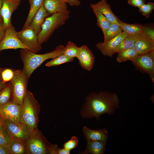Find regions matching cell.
I'll use <instances>...</instances> for the list:
<instances>
[{"instance_id":"836d02e7","label":"cell","mask_w":154,"mask_h":154,"mask_svg":"<svg viewBox=\"0 0 154 154\" xmlns=\"http://www.w3.org/2000/svg\"><path fill=\"white\" fill-rule=\"evenodd\" d=\"M14 75V71L10 69H3L1 72L2 80L5 82H10L12 79Z\"/></svg>"},{"instance_id":"ffe728a7","label":"cell","mask_w":154,"mask_h":154,"mask_svg":"<svg viewBox=\"0 0 154 154\" xmlns=\"http://www.w3.org/2000/svg\"><path fill=\"white\" fill-rule=\"evenodd\" d=\"M43 5L50 15L68 10L66 3L62 0H44Z\"/></svg>"},{"instance_id":"1f68e13d","label":"cell","mask_w":154,"mask_h":154,"mask_svg":"<svg viewBox=\"0 0 154 154\" xmlns=\"http://www.w3.org/2000/svg\"><path fill=\"white\" fill-rule=\"evenodd\" d=\"M11 139L4 127L0 130V145L7 146Z\"/></svg>"},{"instance_id":"7c38bea8","label":"cell","mask_w":154,"mask_h":154,"mask_svg":"<svg viewBox=\"0 0 154 154\" xmlns=\"http://www.w3.org/2000/svg\"><path fill=\"white\" fill-rule=\"evenodd\" d=\"M128 35L123 31L115 37L106 42L98 43L95 46L104 56L112 57L114 54V51L115 48Z\"/></svg>"},{"instance_id":"4fadbf2b","label":"cell","mask_w":154,"mask_h":154,"mask_svg":"<svg viewBox=\"0 0 154 154\" xmlns=\"http://www.w3.org/2000/svg\"><path fill=\"white\" fill-rule=\"evenodd\" d=\"M21 2V0H2L0 13L5 29L11 24V15L18 8Z\"/></svg>"},{"instance_id":"ee69618b","label":"cell","mask_w":154,"mask_h":154,"mask_svg":"<svg viewBox=\"0 0 154 154\" xmlns=\"http://www.w3.org/2000/svg\"><path fill=\"white\" fill-rule=\"evenodd\" d=\"M2 0H0V9L1 6Z\"/></svg>"},{"instance_id":"5b68a950","label":"cell","mask_w":154,"mask_h":154,"mask_svg":"<svg viewBox=\"0 0 154 154\" xmlns=\"http://www.w3.org/2000/svg\"><path fill=\"white\" fill-rule=\"evenodd\" d=\"M54 145L38 129L31 132L27 140L28 154H52Z\"/></svg>"},{"instance_id":"7a4b0ae2","label":"cell","mask_w":154,"mask_h":154,"mask_svg":"<svg viewBox=\"0 0 154 154\" xmlns=\"http://www.w3.org/2000/svg\"><path fill=\"white\" fill-rule=\"evenodd\" d=\"M65 46H57L53 50L43 54H37L27 49H21V58L23 63V72L29 80L34 71L45 61L54 58L62 54Z\"/></svg>"},{"instance_id":"44dd1931","label":"cell","mask_w":154,"mask_h":154,"mask_svg":"<svg viewBox=\"0 0 154 154\" xmlns=\"http://www.w3.org/2000/svg\"><path fill=\"white\" fill-rule=\"evenodd\" d=\"M106 142L88 140L85 150L80 152L81 154H104L105 150Z\"/></svg>"},{"instance_id":"83f0119b","label":"cell","mask_w":154,"mask_h":154,"mask_svg":"<svg viewBox=\"0 0 154 154\" xmlns=\"http://www.w3.org/2000/svg\"><path fill=\"white\" fill-rule=\"evenodd\" d=\"M93 11L97 18V25L101 29L104 34L109 27L112 23L100 11L96 10Z\"/></svg>"},{"instance_id":"8fae6325","label":"cell","mask_w":154,"mask_h":154,"mask_svg":"<svg viewBox=\"0 0 154 154\" xmlns=\"http://www.w3.org/2000/svg\"><path fill=\"white\" fill-rule=\"evenodd\" d=\"M21 106L12 100L0 105V116L4 121L20 122Z\"/></svg>"},{"instance_id":"5bb4252c","label":"cell","mask_w":154,"mask_h":154,"mask_svg":"<svg viewBox=\"0 0 154 154\" xmlns=\"http://www.w3.org/2000/svg\"><path fill=\"white\" fill-rule=\"evenodd\" d=\"M77 58L79 64L83 69L88 71L92 70L94 65L95 57L92 51L87 46L84 45L80 47Z\"/></svg>"},{"instance_id":"9c48e42d","label":"cell","mask_w":154,"mask_h":154,"mask_svg":"<svg viewBox=\"0 0 154 154\" xmlns=\"http://www.w3.org/2000/svg\"><path fill=\"white\" fill-rule=\"evenodd\" d=\"M17 34L20 40L30 50L37 53L41 49L42 45L39 42L38 35L29 26L17 31Z\"/></svg>"},{"instance_id":"30bf717a","label":"cell","mask_w":154,"mask_h":154,"mask_svg":"<svg viewBox=\"0 0 154 154\" xmlns=\"http://www.w3.org/2000/svg\"><path fill=\"white\" fill-rule=\"evenodd\" d=\"M4 121V127L12 139L27 141L31 131L26 125L20 122Z\"/></svg>"},{"instance_id":"7402d4cb","label":"cell","mask_w":154,"mask_h":154,"mask_svg":"<svg viewBox=\"0 0 154 154\" xmlns=\"http://www.w3.org/2000/svg\"><path fill=\"white\" fill-rule=\"evenodd\" d=\"M44 0H33L30 4V7L29 14L23 27L21 30L29 27L35 15L43 5Z\"/></svg>"},{"instance_id":"cb8c5ba5","label":"cell","mask_w":154,"mask_h":154,"mask_svg":"<svg viewBox=\"0 0 154 154\" xmlns=\"http://www.w3.org/2000/svg\"><path fill=\"white\" fill-rule=\"evenodd\" d=\"M116 58L119 63L131 61L139 54L133 48L123 50L118 52Z\"/></svg>"},{"instance_id":"ba28073f","label":"cell","mask_w":154,"mask_h":154,"mask_svg":"<svg viewBox=\"0 0 154 154\" xmlns=\"http://www.w3.org/2000/svg\"><path fill=\"white\" fill-rule=\"evenodd\" d=\"M17 32L12 24L5 28V36L0 42V53L2 51L8 49L23 48L29 50L19 39Z\"/></svg>"},{"instance_id":"52a82bcc","label":"cell","mask_w":154,"mask_h":154,"mask_svg":"<svg viewBox=\"0 0 154 154\" xmlns=\"http://www.w3.org/2000/svg\"><path fill=\"white\" fill-rule=\"evenodd\" d=\"M131 61L135 68L142 73L148 74L154 81V50L139 54Z\"/></svg>"},{"instance_id":"f6af8a7d","label":"cell","mask_w":154,"mask_h":154,"mask_svg":"<svg viewBox=\"0 0 154 154\" xmlns=\"http://www.w3.org/2000/svg\"><path fill=\"white\" fill-rule=\"evenodd\" d=\"M32 1H33V0H29V3H30V4L31 3Z\"/></svg>"},{"instance_id":"4dcf8cb0","label":"cell","mask_w":154,"mask_h":154,"mask_svg":"<svg viewBox=\"0 0 154 154\" xmlns=\"http://www.w3.org/2000/svg\"><path fill=\"white\" fill-rule=\"evenodd\" d=\"M139 11L146 18H148L154 8V3L149 2L144 3L139 8Z\"/></svg>"},{"instance_id":"e0dca14e","label":"cell","mask_w":154,"mask_h":154,"mask_svg":"<svg viewBox=\"0 0 154 154\" xmlns=\"http://www.w3.org/2000/svg\"><path fill=\"white\" fill-rule=\"evenodd\" d=\"M82 131L87 141L93 140L106 142L108 141V132L105 128L95 130L84 126L82 128Z\"/></svg>"},{"instance_id":"bcb514c9","label":"cell","mask_w":154,"mask_h":154,"mask_svg":"<svg viewBox=\"0 0 154 154\" xmlns=\"http://www.w3.org/2000/svg\"><path fill=\"white\" fill-rule=\"evenodd\" d=\"M3 20L2 18L1 17H0V21Z\"/></svg>"},{"instance_id":"6da1fadb","label":"cell","mask_w":154,"mask_h":154,"mask_svg":"<svg viewBox=\"0 0 154 154\" xmlns=\"http://www.w3.org/2000/svg\"><path fill=\"white\" fill-rule=\"evenodd\" d=\"M119 104L120 100L116 93L107 91L92 92L86 97L80 114L83 118H95L98 120L105 114H113Z\"/></svg>"},{"instance_id":"60d3db41","label":"cell","mask_w":154,"mask_h":154,"mask_svg":"<svg viewBox=\"0 0 154 154\" xmlns=\"http://www.w3.org/2000/svg\"><path fill=\"white\" fill-rule=\"evenodd\" d=\"M7 82H4L2 80L0 81V92L6 86Z\"/></svg>"},{"instance_id":"8992f818","label":"cell","mask_w":154,"mask_h":154,"mask_svg":"<svg viewBox=\"0 0 154 154\" xmlns=\"http://www.w3.org/2000/svg\"><path fill=\"white\" fill-rule=\"evenodd\" d=\"M28 80L22 70H17L14 71L13 78L10 81L13 86L12 100L21 106L27 91Z\"/></svg>"},{"instance_id":"ab89813d","label":"cell","mask_w":154,"mask_h":154,"mask_svg":"<svg viewBox=\"0 0 154 154\" xmlns=\"http://www.w3.org/2000/svg\"><path fill=\"white\" fill-rule=\"evenodd\" d=\"M70 151L64 148H58L57 150V154H70Z\"/></svg>"},{"instance_id":"d6a6232c","label":"cell","mask_w":154,"mask_h":154,"mask_svg":"<svg viewBox=\"0 0 154 154\" xmlns=\"http://www.w3.org/2000/svg\"><path fill=\"white\" fill-rule=\"evenodd\" d=\"M78 140L75 136L72 137L70 139L64 143L63 147L69 150L75 149L77 146Z\"/></svg>"},{"instance_id":"e575fe53","label":"cell","mask_w":154,"mask_h":154,"mask_svg":"<svg viewBox=\"0 0 154 154\" xmlns=\"http://www.w3.org/2000/svg\"><path fill=\"white\" fill-rule=\"evenodd\" d=\"M142 33L148 38L154 41V30L153 29L143 26Z\"/></svg>"},{"instance_id":"f1b7e54d","label":"cell","mask_w":154,"mask_h":154,"mask_svg":"<svg viewBox=\"0 0 154 154\" xmlns=\"http://www.w3.org/2000/svg\"><path fill=\"white\" fill-rule=\"evenodd\" d=\"M74 58L62 54L47 62L45 66L47 67L57 66L67 62H72Z\"/></svg>"},{"instance_id":"603a6c76","label":"cell","mask_w":154,"mask_h":154,"mask_svg":"<svg viewBox=\"0 0 154 154\" xmlns=\"http://www.w3.org/2000/svg\"><path fill=\"white\" fill-rule=\"evenodd\" d=\"M118 22L123 31L128 35H134L142 33L143 25L140 24H130L124 23L119 19Z\"/></svg>"},{"instance_id":"3957f363","label":"cell","mask_w":154,"mask_h":154,"mask_svg":"<svg viewBox=\"0 0 154 154\" xmlns=\"http://www.w3.org/2000/svg\"><path fill=\"white\" fill-rule=\"evenodd\" d=\"M40 106L33 94L27 90L21 106L20 122L26 125L31 132L38 128Z\"/></svg>"},{"instance_id":"d6986e66","label":"cell","mask_w":154,"mask_h":154,"mask_svg":"<svg viewBox=\"0 0 154 154\" xmlns=\"http://www.w3.org/2000/svg\"><path fill=\"white\" fill-rule=\"evenodd\" d=\"M7 146L11 154H28L27 140L12 138Z\"/></svg>"},{"instance_id":"f546056e","label":"cell","mask_w":154,"mask_h":154,"mask_svg":"<svg viewBox=\"0 0 154 154\" xmlns=\"http://www.w3.org/2000/svg\"><path fill=\"white\" fill-rule=\"evenodd\" d=\"M80 47L71 41H68L65 46L63 54L69 57H77L79 51Z\"/></svg>"},{"instance_id":"d590c367","label":"cell","mask_w":154,"mask_h":154,"mask_svg":"<svg viewBox=\"0 0 154 154\" xmlns=\"http://www.w3.org/2000/svg\"><path fill=\"white\" fill-rule=\"evenodd\" d=\"M145 0H128L127 3L132 6L139 8L145 3Z\"/></svg>"},{"instance_id":"f35d334b","label":"cell","mask_w":154,"mask_h":154,"mask_svg":"<svg viewBox=\"0 0 154 154\" xmlns=\"http://www.w3.org/2000/svg\"><path fill=\"white\" fill-rule=\"evenodd\" d=\"M0 154H11L7 146L0 145Z\"/></svg>"},{"instance_id":"d4e9b609","label":"cell","mask_w":154,"mask_h":154,"mask_svg":"<svg viewBox=\"0 0 154 154\" xmlns=\"http://www.w3.org/2000/svg\"><path fill=\"white\" fill-rule=\"evenodd\" d=\"M13 86L9 82L0 92V105L8 103L12 100Z\"/></svg>"},{"instance_id":"9a60e30c","label":"cell","mask_w":154,"mask_h":154,"mask_svg":"<svg viewBox=\"0 0 154 154\" xmlns=\"http://www.w3.org/2000/svg\"><path fill=\"white\" fill-rule=\"evenodd\" d=\"M90 6L93 10L100 12L111 23L119 25V19L112 11L110 5L106 0H101L95 4L91 3Z\"/></svg>"},{"instance_id":"74e56055","label":"cell","mask_w":154,"mask_h":154,"mask_svg":"<svg viewBox=\"0 0 154 154\" xmlns=\"http://www.w3.org/2000/svg\"><path fill=\"white\" fill-rule=\"evenodd\" d=\"M66 3H68L70 6H79L80 4L79 0H62Z\"/></svg>"},{"instance_id":"484cf974","label":"cell","mask_w":154,"mask_h":154,"mask_svg":"<svg viewBox=\"0 0 154 154\" xmlns=\"http://www.w3.org/2000/svg\"><path fill=\"white\" fill-rule=\"evenodd\" d=\"M137 34L127 36L115 48L114 54L123 50L133 48Z\"/></svg>"},{"instance_id":"b9f144b4","label":"cell","mask_w":154,"mask_h":154,"mask_svg":"<svg viewBox=\"0 0 154 154\" xmlns=\"http://www.w3.org/2000/svg\"><path fill=\"white\" fill-rule=\"evenodd\" d=\"M4 120L0 116V130L4 127Z\"/></svg>"},{"instance_id":"2e32d148","label":"cell","mask_w":154,"mask_h":154,"mask_svg":"<svg viewBox=\"0 0 154 154\" xmlns=\"http://www.w3.org/2000/svg\"><path fill=\"white\" fill-rule=\"evenodd\" d=\"M139 54L154 50V41L147 38L142 33L137 34L133 47Z\"/></svg>"},{"instance_id":"4316f807","label":"cell","mask_w":154,"mask_h":154,"mask_svg":"<svg viewBox=\"0 0 154 154\" xmlns=\"http://www.w3.org/2000/svg\"><path fill=\"white\" fill-rule=\"evenodd\" d=\"M123 31L120 26L115 23H112L104 33V41L106 42L115 37Z\"/></svg>"},{"instance_id":"7bdbcfd3","label":"cell","mask_w":154,"mask_h":154,"mask_svg":"<svg viewBox=\"0 0 154 154\" xmlns=\"http://www.w3.org/2000/svg\"><path fill=\"white\" fill-rule=\"evenodd\" d=\"M3 69L0 68V81L2 80V76H1V72L3 70Z\"/></svg>"},{"instance_id":"7dc6e473","label":"cell","mask_w":154,"mask_h":154,"mask_svg":"<svg viewBox=\"0 0 154 154\" xmlns=\"http://www.w3.org/2000/svg\"><path fill=\"white\" fill-rule=\"evenodd\" d=\"M0 17H1V15L0 13Z\"/></svg>"},{"instance_id":"ac0fdd59","label":"cell","mask_w":154,"mask_h":154,"mask_svg":"<svg viewBox=\"0 0 154 154\" xmlns=\"http://www.w3.org/2000/svg\"><path fill=\"white\" fill-rule=\"evenodd\" d=\"M50 15L42 5L35 15L29 26L33 29L38 35L45 19Z\"/></svg>"},{"instance_id":"277c9868","label":"cell","mask_w":154,"mask_h":154,"mask_svg":"<svg viewBox=\"0 0 154 154\" xmlns=\"http://www.w3.org/2000/svg\"><path fill=\"white\" fill-rule=\"evenodd\" d=\"M70 11L67 10L53 14L45 19L38 35L40 44L46 42L55 30L65 23L70 18Z\"/></svg>"},{"instance_id":"8d00e7d4","label":"cell","mask_w":154,"mask_h":154,"mask_svg":"<svg viewBox=\"0 0 154 154\" xmlns=\"http://www.w3.org/2000/svg\"><path fill=\"white\" fill-rule=\"evenodd\" d=\"M5 29L4 27L3 20L0 21V42L3 40L5 35Z\"/></svg>"}]
</instances>
